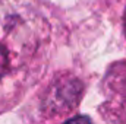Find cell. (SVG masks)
Segmentation results:
<instances>
[{
	"label": "cell",
	"mask_w": 126,
	"mask_h": 124,
	"mask_svg": "<svg viewBox=\"0 0 126 124\" xmlns=\"http://www.w3.org/2000/svg\"><path fill=\"white\" fill-rule=\"evenodd\" d=\"M7 69V54L3 47H0V77L6 73Z\"/></svg>",
	"instance_id": "obj_1"
},
{
	"label": "cell",
	"mask_w": 126,
	"mask_h": 124,
	"mask_svg": "<svg viewBox=\"0 0 126 124\" xmlns=\"http://www.w3.org/2000/svg\"><path fill=\"white\" fill-rule=\"evenodd\" d=\"M66 124H91V120L88 117H75V118H70L69 121H66Z\"/></svg>",
	"instance_id": "obj_2"
},
{
	"label": "cell",
	"mask_w": 126,
	"mask_h": 124,
	"mask_svg": "<svg viewBox=\"0 0 126 124\" xmlns=\"http://www.w3.org/2000/svg\"><path fill=\"white\" fill-rule=\"evenodd\" d=\"M123 21H125V29H126V12H125V18H123Z\"/></svg>",
	"instance_id": "obj_3"
}]
</instances>
